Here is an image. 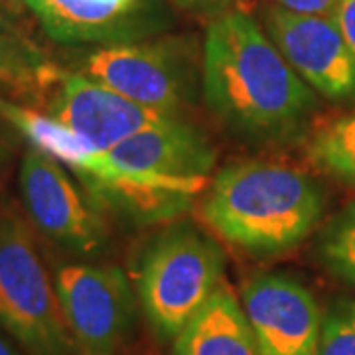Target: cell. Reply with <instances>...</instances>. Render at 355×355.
Wrapping results in <instances>:
<instances>
[{
	"label": "cell",
	"mask_w": 355,
	"mask_h": 355,
	"mask_svg": "<svg viewBox=\"0 0 355 355\" xmlns=\"http://www.w3.org/2000/svg\"><path fill=\"white\" fill-rule=\"evenodd\" d=\"M202 91L225 127L259 142L286 140L316 109V91L243 10L221 12L207 28Z\"/></svg>",
	"instance_id": "obj_1"
},
{
	"label": "cell",
	"mask_w": 355,
	"mask_h": 355,
	"mask_svg": "<svg viewBox=\"0 0 355 355\" xmlns=\"http://www.w3.org/2000/svg\"><path fill=\"white\" fill-rule=\"evenodd\" d=\"M326 196L302 170L270 160L221 168L203 191L205 225L254 257H277L306 241L322 221Z\"/></svg>",
	"instance_id": "obj_2"
},
{
	"label": "cell",
	"mask_w": 355,
	"mask_h": 355,
	"mask_svg": "<svg viewBox=\"0 0 355 355\" xmlns=\"http://www.w3.org/2000/svg\"><path fill=\"white\" fill-rule=\"evenodd\" d=\"M225 254L205 231L180 221L160 231L140 257L137 294L160 340H174L223 284Z\"/></svg>",
	"instance_id": "obj_3"
},
{
	"label": "cell",
	"mask_w": 355,
	"mask_h": 355,
	"mask_svg": "<svg viewBox=\"0 0 355 355\" xmlns=\"http://www.w3.org/2000/svg\"><path fill=\"white\" fill-rule=\"evenodd\" d=\"M0 326L30 355H81L30 231L0 217Z\"/></svg>",
	"instance_id": "obj_4"
},
{
	"label": "cell",
	"mask_w": 355,
	"mask_h": 355,
	"mask_svg": "<svg viewBox=\"0 0 355 355\" xmlns=\"http://www.w3.org/2000/svg\"><path fill=\"white\" fill-rule=\"evenodd\" d=\"M144 107L180 114L196 83L190 51L176 40H139L91 51L81 71Z\"/></svg>",
	"instance_id": "obj_5"
},
{
	"label": "cell",
	"mask_w": 355,
	"mask_h": 355,
	"mask_svg": "<svg viewBox=\"0 0 355 355\" xmlns=\"http://www.w3.org/2000/svg\"><path fill=\"white\" fill-rule=\"evenodd\" d=\"M65 320L81 355H119L137 320V296L113 265L69 263L53 277Z\"/></svg>",
	"instance_id": "obj_6"
},
{
	"label": "cell",
	"mask_w": 355,
	"mask_h": 355,
	"mask_svg": "<svg viewBox=\"0 0 355 355\" xmlns=\"http://www.w3.org/2000/svg\"><path fill=\"white\" fill-rule=\"evenodd\" d=\"M20 191L32 223L58 247L97 257L107 247V225L97 203L85 198L62 162L32 148L20 164Z\"/></svg>",
	"instance_id": "obj_7"
},
{
	"label": "cell",
	"mask_w": 355,
	"mask_h": 355,
	"mask_svg": "<svg viewBox=\"0 0 355 355\" xmlns=\"http://www.w3.org/2000/svg\"><path fill=\"white\" fill-rule=\"evenodd\" d=\"M42 101L50 116L101 153H109L144 128L180 116L144 107L83 73L60 69L44 91Z\"/></svg>",
	"instance_id": "obj_8"
},
{
	"label": "cell",
	"mask_w": 355,
	"mask_h": 355,
	"mask_svg": "<svg viewBox=\"0 0 355 355\" xmlns=\"http://www.w3.org/2000/svg\"><path fill=\"white\" fill-rule=\"evenodd\" d=\"M265 26L292 69L316 93L331 101H355V53L334 18L270 6Z\"/></svg>",
	"instance_id": "obj_9"
},
{
	"label": "cell",
	"mask_w": 355,
	"mask_h": 355,
	"mask_svg": "<svg viewBox=\"0 0 355 355\" xmlns=\"http://www.w3.org/2000/svg\"><path fill=\"white\" fill-rule=\"evenodd\" d=\"M44 32L65 46L101 48L146 40L166 28L160 0H20Z\"/></svg>",
	"instance_id": "obj_10"
},
{
	"label": "cell",
	"mask_w": 355,
	"mask_h": 355,
	"mask_svg": "<svg viewBox=\"0 0 355 355\" xmlns=\"http://www.w3.org/2000/svg\"><path fill=\"white\" fill-rule=\"evenodd\" d=\"M241 304L261 355H320L324 314L300 280L257 275L243 286Z\"/></svg>",
	"instance_id": "obj_11"
},
{
	"label": "cell",
	"mask_w": 355,
	"mask_h": 355,
	"mask_svg": "<svg viewBox=\"0 0 355 355\" xmlns=\"http://www.w3.org/2000/svg\"><path fill=\"white\" fill-rule=\"evenodd\" d=\"M107 154L135 172L196 182H207L217 162L209 139L180 116L140 130Z\"/></svg>",
	"instance_id": "obj_12"
},
{
	"label": "cell",
	"mask_w": 355,
	"mask_h": 355,
	"mask_svg": "<svg viewBox=\"0 0 355 355\" xmlns=\"http://www.w3.org/2000/svg\"><path fill=\"white\" fill-rule=\"evenodd\" d=\"M172 355H261L245 308L225 282L178 331Z\"/></svg>",
	"instance_id": "obj_13"
},
{
	"label": "cell",
	"mask_w": 355,
	"mask_h": 355,
	"mask_svg": "<svg viewBox=\"0 0 355 355\" xmlns=\"http://www.w3.org/2000/svg\"><path fill=\"white\" fill-rule=\"evenodd\" d=\"M308 158L324 174L355 188V111L318 128L308 142Z\"/></svg>",
	"instance_id": "obj_14"
},
{
	"label": "cell",
	"mask_w": 355,
	"mask_h": 355,
	"mask_svg": "<svg viewBox=\"0 0 355 355\" xmlns=\"http://www.w3.org/2000/svg\"><path fill=\"white\" fill-rule=\"evenodd\" d=\"M316 249L320 263L331 277L355 288V202L324 225Z\"/></svg>",
	"instance_id": "obj_15"
},
{
	"label": "cell",
	"mask_w": 355,
	"mask_h": 355,
	"mask_svg": "<svg viewBox=\"0 0 355 355\" xmlns=\"http://www.w3.org/2000/svg\"><path fill=\"white\" fill-rule=\"evenodd\" d=\"M320 355H355V300H340L322 318Z\"/></svg>",
	"instance_id": "obj_16"
},
{
	"label": "cell",
	"mask_w": 355,
	"mask_h": 355,
	"mask_svg": "<svg viewBox=\"0 0 355 355\" xmlns=\"http://www.w3.org/2000/svg\"><path fill=\"white\" fill-rule=\"evenodd\" d=\"M277 6L291 10L294 14H306V16H326L334 18L340 0H275Z\"/></svg>",
	"instance_id": "obj_17"
},
{
	"label": "cell",
	"mask_w": 355,
	"mask_h": 355,
	"mask_svg": "<svg viewBox=\"0 0 355 355\" xmlns=\"http://www.w3.org/2000/svg\"><path fill=\"white\" fill-rule=\"evenodd\" d=\"M334 20L347 42V46L355 53V0H340L336 14H334Z\"/></svg>",
	"instance_id": "obj_18"
},
{
	"label": "cell",
	"mask_w": 355,
	"mask_h": 355,
	"mask_svg": "<svg viewBox=\"0 0 355 355\" xmlns=\"http://www.w3.org/2000/svg\"><path fill=\"white\" fill-rule=\"evenodd\" d=\"M178 6L186 8V10H193V12H227V4L233 0H174Z\"/></svg>",
	"instance_id": "obj_19"
},
{
	"label": "cell",
	"mask_w": 355,
	"mask_h": 355,
	"mask_svg": "<svg viewBox=\"0 0 355 355\" xmlns=\"http://www.w3.org/2000/svg\"><path fill=\"white\" fill-rule=\"evenodd\" d=\"M10 154H12V144H10V140H8V137L4 135V130L0 127V166L10 158Z\"/></svg>",
	"instance_id": "obj_20"
},
{
	"label": "cell",
	"mask_w": 355,
	"mask_h": 355,
	"mask_svg": "<svg viewBox=\"0 0 355 355\" xmlns=\"http://www.w3.org/2000/svg\"><path fill=\"white\" fill-rule=\"evenodd\" d=\"M0 355H18V354H16L12 347H10L8 343H6L4 340H2V338H0Z\"/></svg>",
	"instance_id": "obj_21"
},
{
	"label": "cell",
	"mask_w": 355,
	"mask_h": 355,
	"mask_svg": "<svg viewBox=\"0 0 355 355\" xmlns=\"http://www.w3.org/2000/svg\"><path fill=\"white\" fill-rule=\"evenodd\" d=\"M10 2H20V0H10Z\"/></svg>",
	"instance_id": "obj_22"
}]
</instances>
